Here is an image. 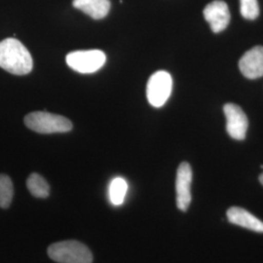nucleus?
Returning <instances> with one entry per match:
<instances>
[{
  "instance_id": "1",
  "label": "nucleus",
  "mask_w": 263,
  "mask_h": 263,
  "mask_svg": "<svg viewBox=\"0 0 263 263\" xmlns=\"http://www.w3.org/2000/svg\"><path fill=\"white\" fill-rule=\"evenodd\" d=\"M33 62L28 49L15 38L0 42V67L15 76H26L32 70Z\"/></svg>"
},
{
  "instance_id": "2",
  "label": "nucleus",
  "mask_w": 263,
  "mask_h": 263,
  "mask_svg": "<svg viewBox=\"0 0 263 263\" xmlns=\"http://www.w3.org/2000/svg\"><path fill=\"white\" fill-rule=\"evenodd\" d=\"M48 255L59 263H92L93 255L89 248L76 241H63L48 248Z\"/></svg>"
},
{
  "instance_id": "3",
  "label": "nucleus",
  "mask_w": 263,
  "mask_h": 263,
  "mask_svg": "<svg viewBox=\"0 0 263 263\" xmlns=\"http://www.w3.org/2000/svg\"><path fill=\"white\" fill-rule=\"evenodd\" d=\"M25 124L31 131L39 134H54L71 131L72 123L66 117L46 111H35L25 117Z\"/></svg>"
},
{
  "instance_id": "4",
  "label": "nucleus",
  "mask_w": 263,
  "mask_h": 263,
  "mask_svg": "<svg viewBox=\"0 0 263 263\" xmlns=\"http://www.w3.org/2000/svg\"><path fill=\"white\" fill-rule=\"evenodd\" d=\"M68 66L79 73H94L101 69L106 62V56L101 50L76 51L66 58Z\"/></svg>"
},
{
  "instance_id": "5",
  "label": "nucleus",
  "mask_w": 263,
  "mask_h": 263,
  "mask_svg": "<svg viewBox=\"0 0 263 263\" xmlns=\"http://www.w3.org/2000/svg\"><path fill=\"white\" fill-rule=\"evenodd\" d=\"M173 87V79L169 72L160 70L151 76L146 86V96L149 104L161 107L168 101Z\"/></svg>"
},
{
  "instance_id": "6",
  "label": "nucleus",
  "mask_w": 263,
  "mask_h": 263,
  "mask_svg": "<svg viewBox=\"0 0 263 263\" xmlns=\"http://www.w3.org/2000/svg\"><path fill=\"white\" fill-rule=\"evenodd\" d=\"M226 117V130L228 135L237 141H243L246 138L249 121L243 109L234 104H226L223 106Z\"/></svg>"
},
{
  "instance_id": "7",
  "label": "nucleus",
  "mask_w": 263,
  "mask_h": 263,
  "mask_svg": "<svg viewBox=\"0 0 263 263\" xmlns=\"http://www.w3.org/2000/svg\"><path fill=\"white\" fill-rule=\"evenodd\" d=\"M191 183L192 169L187 162H182L178 168L176 180L177 206L182 212H186L191 203Z\"/></svg>"
},
{
  "instance_id": "8",
  "label": "nucleus",
  "mask_w": 263,
  "mask_h": 263,
  "mask_svg": "<svg viewBox=\"0 0 263 263\" xmlns=\"http://www.w3.org/2000/svg\"><path fill=\"white\" fill-rule=\"evenodd\" d=\"M204 17L215 33L223 31L228 27L231 19L227 4L220 0H216L208 4L204 9Z\"/></svg>"
},
{
  "instance_id": "9",
  "label": "nucleus",
  "mask_w": 263,
  "mask_h": 263,
  "mask_svg": "<svg viewBox=\"0 0 263 263\" xmlns=\"http://www.w3.org/2000/svg\"><path fill=\"white\" fill-rule=\"evenodd\" d=\"M239 68L249 79L263 76V46H255L247 51L239 61Z\"/></svg>"
},
{
  "instance_id": "10",
  "label": "nucleus",
  "mask_w": 263,
  "mask_h": 263,
  "mask_svg": "<svg viewBox=\"0 0 263 263\" xmlns=\"http://www.w3.org/2000/svg\"><path fill=\"white\" fill-rule=\"evenodd\" d=\"M229 222L258 233H263V222L243 208L232 207L227 211Z\"/></svg>"
},
{
  "instance_id": "11",
  "label": "nucleus",
  "mask_w": 263,
  "mask_h": 263,
  "mask_svg": "<svg viewBox=\"0 0 263 263\" xmlns=\"http://www.w3.org/2000/svg\"><path fill=\"white\" fill-rule=\"evenodd\" d=\"M72 5L94 20L104 19L110 10L109 0H73Z\"/></svg>"
},
{
  "instance_id": "12",
  "label": "nucleus",
  "mask_w": 263,
  "mask_h": 263,
  "mask_svg": "<svg viewBox=\"0 0 263 263\" xmlns=\"http://www.w3.org/2000/svg\"><path fill=\"white\" fill-rule=\"evenodd\" d=\"M27 186L32 196L45 199L50 194V186L46 179L39 174L33 173L28 177Z\"/></svg>"
},
{
  "instance_id": "13",
  "label": "nucleus",
  "mask_w": 263,
  "mask_h": 263,
  "mask_svg": "<svg viewBox=\"0 0 263 263\" xmlns=\"http://www.w3.org/2000/svg\"><path fill=\"white\" fill-rule=\"evenodd\" d=\"M128 184L122 178H116L113 179L109 187V197L113 205L120 206L124 202L125 196L127 194Z\"/></svg>"
},
{
  "instance_id": "14",
  "label": "nucleus",
  "mask_w": 263,
  "mask_h": 263,
  "mask_svg": "<svg viewBox=\"0 0 263 263\" xmlns=\"http://www.w3.org/2000/svg\"><path fill=\"white\" fill-rule=\"evenodd\" d=\"M14 195L13 182L7 175H0V208H9Z\"/></svg>"
},
{
  "instance_id": "15",
  "label": "nucleus",
  "mask_w": 263,
  "mask_h": 263,
  "mask_svg": "<svg viewBox=\"0 0 263 263\" xmlns=\"http://www.w3.org/2000/svg\"><path fill=\"white\" fill-rule=\"evenodd\" d=\"M240 11L243 18L255 20L259 16V5L257 0H240Z\"/></svg>"
},
{
  "instance_id": "16",
  "label": "nucleus",
  "mask_w": 263,
  "mask_h": 263,
  "mask_svg": "<svg viewBox=\"0 0 263 263\" xmlns=\"http://www.w3.org/2000/svg\"><path fill=\"white\" fill-rule=\"evenodd\" d=\"M259 181H260V183L263 185V174L259 176Z\"/></svg>"
},
{
  "instance_id": "17",
  "label": "nucleus",
  "mask_w": 263,
  "mask_h": 263,
  "mask_svg": "<svg viewBox=\"0 0 263 263\" xmlns=\"http://www.w3.org/2000/svg\"><path fill=\"white\" fill-rule=\"evenodd\" d=\"M260 168H261V169H263V165H261V166H260Z\"/></svg>"
}]
</instances>
